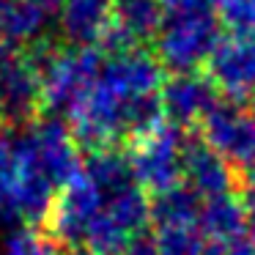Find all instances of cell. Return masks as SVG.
Masks as SVG:
<instances>
[{"label": "cell", "mask_w": 255, "mask_h": 255, "mask_svg": "<svg viewBox=\"0 0 255 255\" xmlns=\"http://www.w3.org/2000/svg\"><path fill=\"white\" fill-rule=\"evenodd\" d=\"M239 198H242L244 209H247V222H250L253 236H255V170H247V176H244V181H242Z\"/></svg>", "instance_id": "7402d4cb"}, {"label": "cell", "mask_w": 255, "mask_h": 255, "mask_svg": "<svg viewBox=\"0 0 255 255\" xmlns=\"http://www.w3.org/2000/svg\"><path fill=\"white\" fill-rule=\"evenodd\" d=\"M83 255H91V253H83Z\"/></svg>", "instance_id": "484cf974"}, {"label": "cell", "mask_w": 255, "mask_h": 255, "mask_svg": "<svg viewBox=\"0 0 255 255\" xmlns=\"http://www.w3.org/2000/svg\"><path fill=\"white\" fill-rule=\"evenodd\" d=\"M184 134L181 127L162 118L148 132L137 134L129 145V165L134 181L145 192H165L176 187L184 176Z\"/></svg>", "instance_id": "277c9868"}, {"label": "cell", "mask_w": 255, "mask_h": 255, "mask_svg": "<svg viewBox=\"0 0 255 255\" xmlns=\"http://www.w3.org/2000/svg\"><path fill=\"white\" fill-rule=\"evenodd\" d=\"M19 220H22V217H19L17 203L11 200V195H8L6 189L0 187V231H11Z\"/></svg>", "instance_id": "44dd1931"}, {"label": "cell", "mask_w": 255, "mask_h": 255, "mask_svg": "<svg viewBox=\"0 0 255 255\" xmlns=\"http://www.w3.org/2000/svg\"><path fill=\"white\" fill-rule=\"evenodd\" d=\"M184 178L200 198L233 192V170L203 137L184 140Z\"/></svg>", "instance_id": "8fae6325"}, {"label": "cell", "mask_w": 255, "mask_h": 255, "mask_svg": "<svg viewBox=\"0 0 255 255\" xmlns=\"http://www.w3.org/2000/svg\"><path fill=\"white\" fill-rule=\"evenodd\" d=\"M105 69V55L96 47H66L41 69V107L52 116H69L88 99Z\"/></svg>", "instance_id": "7a4b0ae2"}, {"label": "cell", "mask_w": 255, "mask_h": 255, "mask_svg": "<svg viewBox=\"0 0 255 255\" xmlns=\"http://www.w3.org/2000/svg\"><path fill=\"white\" fill-rule=\"evenodd\" d=\"M30 3H33V6H39L41 11H44L47 17H50V14L61 11V3H63V0H30Z\"/></svg>", "instance_id": "d4e9b609"}, {"label": "cell", "mask_w": 255, "mask_h": 255, "mask_svg": "<svg viewBox=\"0 0 255 255\" xmlns=\"http://www.w3.org/2000/svg\"><path fill=\"white\" fill-rule=\"evenodd\" d=\"M253 242H255V239H253Z\"/></svg>", "instance_id": "4316f807"}, {"label": "cell", "mask_w": 255, "mask_h": 255, "mask_svg": "<svg viewBox=\"0 0 255 255\" xmlns=\"http://www.w3.org/2000/svg\"><path fill=\"white\" fill-rule=\"evenodd\" d=\"M209 80L231 102H247L255 94V33H228L206 61Z\"/></svg>", "instance_id": "9c48e42d"}, {"label": "cell", "mask_w": 255, "mask_h": 255, "mask_svg": "<svg viewBox=\"0 0 255 255\" xmlns=\"http://www.w3.org/2000/svg\"><path fill=\"white\" fill-rule=\"evenodd\" d=\"M217 96H220V91L209 80V74H198V72L173 74L159 91L162 116L181 129L203 124V118L220 105Z\"/></svg>", "instance_id": "30bf717a"}, {"label": "cell", "mask_w": 255, "mask_h": 255, "mask_svg": "<svg viewBox=\"0 0 255 255\" xmlns=\"http://www.w3.org/2000/svg\"><path fill=\"white\" fill-rule=\"evenodd\" d=\"M151 222V200L140 184L107 195L102 211L85 233V253L91 255H127L132 242L143 236Z\"/></svg>", "instance_id": "3957f363"}, {"label": "cell", "mask_w": 255, "mask_h": 255, "mask_svg": "<svg viewBox=\"0 0 255 255\" xmlns=\"http://www.w3.org/2000/svg\"><path fill=\"white\" fill-rule=\"evenodd\" d=\"M105 195L99 192L88 173L80 170L63 189H58L55 203L47 214V233L55 236L63 247H83L91 222L102 211Z\"/></svg>", "instance_id": "8992f818"}, {"label": "cell", "mask_w": 255, "mask_h": 255, "mask_svg": "<svg viewBox=\"0 0 255 255\" xmlns=\"http://www.w3.org/2000/svg\"><path fill=\"white\" fill-rule=\"evenodd\" d=\"M3 255H63V244L50 233L22 228V231H14L6 239Z\"/></svg>", "instance_id": "d6986e66"}, {"label": "cell", "mask_w": 255, "mask_h": 255, "mask_svg": "<svg viewBox=\"0 0 255 255\" xmlns=\"http://www.w3.org/2000/svg\"><path fill=\"white\" fill-rule=\"evenodd\" d=\"M154 242L159 255H203L209 239L198 231V225H189V228H159Z\"/></svg>", "instance_id": "ac0fdd59"}, {"label": "cell", "mask_w": 255, "mask_h": 255, "mask_svg": "<svg viewBox=\"0 0 255 255\" xmlns=\"http://www.w3.org/2000/svg\"><path fill=\"white\" fill-rule=\"evenodd\" d=\"M217 11L231 33H255V0H220Z\"/></svg>", "instance_id": "ffe728a7"}, {"label": "cell", "mask_w": 255, "mask_h": 255, "mask_svg": "<svg viewBox=\"0 0 255 255\" xmlns=\"http://www.w3.org/2000/svg\"><path fill=\"white\" fill-rule=\"evenodd\" d=\"M250 228L247 222V209H244L242 198L236 192H225L217 198H206L200 206L198 217V231L206 239L220 244H236L242 242L244 231Z\"/></svg>", "instance_id": "4fadbf2b"}, {"label": "cell", "mask_w": 255, "mask_h": 255, "mask_svg": "<svg viewBox=\"0 0 255 255\" xmlns=\"http://www.w3.org/2000/svg\"><path fill=\"white\" fill-rule=\"evenodd\" d=\"M127 255H159V250H156V242L140 236L137 242H132V247L127 250Z\"/></svg>", "instance_id": "603a6c76"}, {"label": "cell", "mask_w": 255, "mask_h": 255, "mask_svg": "<svg viewBox=\"0 0 255 255\" xmlns=\"http://www.w3.org/2000/svg\"><path fill=\"white\" fill-rule=\"evenodd\" d=\"M83 170L88 173V178L99 187V192L105 198L137 184L134 181V173H132V165H129V156H124L118 148L91 151V156L83 162Z\"/></svg>", "instance_id": "e0dca14e"}, {"label": "cell", "mask_w": 255, "mask_h": 255, "mask_svg": "<svg viewBox=\"0 0 255 255\" xmlns=\"http://www.w3.org/2000/svg\"><path fill=\"white\" fill-rule=\"evenodd\" d=\"M220 39V19L214 17V11L165 14V22L156 36V55L173 74L195 72L200 63L209 61Z\"/></svg>", "instance_id": "5b68a950"}, {"label": "cell", "mask_w": 255, "mask_h": 255, "mask_svg": "<svg viewBox=\"0 0 255 255\" xmlns=\"http://www.w3.org/2000/svg\"><path fill=\"white\" fill-rule=\"evenodd\" d=\"M228 255H255V242H236L228 247Z\"/></svg>", "instance_id": "cb8c5ba5"}, {"label": "cell", "mask_w": 255, "mask_h": 255, "mask_svg": "<svg viewBox=\"0 0 255 255\" xmlns=\"http://www.w3.org/2000/svg\"><path fill=\"white\" fill-rule=\"evenodd\" d=\"M200 137L233 167L255 170V113L239 102L217 105L200 124Z\"/></svg>", "instance_id": "ba28073f"}, {"label": "cell", "mask_w": 255, "mask_h": 255, "mask_svg": "<svg viewBox=\"0 0 255 255\" xmlns=\"http://www.w3.org/2000/svg\"><path fill=\"white\" fill-rule=\"evenodd\" d=\"M200 206H203V198L192 187L176 184V187L154 195V200H151V222L156 225V231L159 228L198 225Z\"/></svg>", "instance_id": "2e32d148"}, {"label": "cell", "mask_w": 255, "mask_h": 255, "mask_svg": "<svg viewBox=\"0 0 255 255\" xmlns=\"http://www.w3.org/2000/svg\"><path fill=\"white\" fill-rule=\"evenodd\" d=\"M0 187L11 195L22 220L47 222L58 187L41 170L25 129L0 132Z\"/></svg>", "instance_id": "6da1fadb"}, {"label": "cell", "mask_w": 255, "mask_h": 255, "mask_svg": "<svg viewBox=\"0 0 255 255\" xmlns=\"http://www.w3.org/2000/svg\"><path fill=\"white\" fill-rule=\"evenodd\" d=\"M47 14L30 0H0V44L28 47L44 30Z\"/></svg>", "instance_id": "9a60e30c"}, {"label": "cell", "mask_w": 255, "mask_h": 255, "mask_svg": "<svg viewBox=\"0 0 255 255\" xmlns=\"http://www.w3.org/2000/svg\"><path fill=\"white\" fill-rule=\"evenodd\" d=\"M41 107V74L25 47L0 44V116L6 124H25Z\"/></svg>", "instance_id": "52a82bcc"}, {"label": "cell", "mask_w": 255, "mask_h": 255, "mask_svg": "<svg viewBox=\"0 0 255 255\" xmlns=\"http://www.w3.org/2000/svg\"><path fill=\"white\" fill-rule=\"evenodd\" d=\"M162 22L165 11L159 0H113V25L137 47L156 39Z\"/></svg>", "instance_id": "5bb4252c"}, {"label": "cell", "mask_w": 255, "mask_h": 255, "mask_svg": "<svg viewBox=\"0 0 255 255\" xmlns=\"http://www.w3.org/2000/svg\"><path fill=\"white\" fill-rule=\"evenodd\" d=\"M61 33L72 47H96L113 25V0H63Z\"/></svg>", "instance_id": "7c38bea8"}]
</instances>
